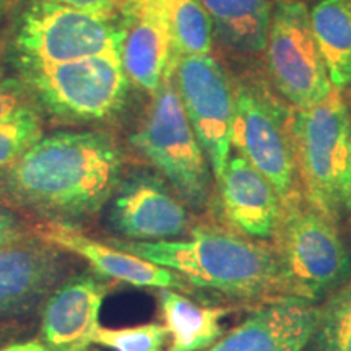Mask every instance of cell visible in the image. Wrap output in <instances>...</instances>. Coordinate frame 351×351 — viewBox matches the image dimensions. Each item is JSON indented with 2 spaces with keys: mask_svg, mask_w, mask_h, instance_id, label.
I'll use <instances>...</instances> for the list:
<instances>
[{
  "mask_svg": "<svg viewBox=\"0 0 351 351\" xmlns=\"http://www.w3.org/2000/svg\"><path fill=\"white\" fill-rule=\"evenodd\" d=\"M122 168V150L108 132H54L0 174V192L51 221L72 225L106 207Z\"/></svg>",
  "mask_w": 351,
  "mask_h": 351,
  "instance_id": "cell-1",
  "label": "cell"
},
{
  "mask_svg": "<svg viewBox=\"0 0 351 351\" xmlns=\"http://www.w3.org/2000/svg\"><path fill=\"white\" fill-rule=\"evenodd\" d=\"M109 243L169 269L194 287L234 298L291 296L275 249L236 231L197 228L186 239Z\"/></svg>",
  "mask_w": 351,
  "mask_h": 351,
  "instance_id": "cell-2",
  "label": "cell"
},
{
  "mask_svg": "<svg viewBox=\"0 0 351 351\" xmlns=\"http://www.w3.org/2000/svg\"><path fill=\"white\" fill-rule=\"evenodd\" d=\"M289 135L304 199L332 221L351 212V112L340 90L289 112Z\"/></svg>",
  "mask_w": 351,
  "mask_h": 351,
  "instance_id": "cell-3",
  "label": "cell"
},
{
  "mask_svg": "<svg viewBox=\"0 0 351 351\" xmlns=\"http://www.w3.org/2000/svg\"><path fill=\"white\" fill-rule=\"evenodd\" d=\"M19 67L28 93L60 121H104L125 104L130 80L119 54Z\"/></svg>",
  "mask_w": 351,
  "mask_h": 351,
  "instance_id": "cell-4",
  "label": "cell"
},
{
  "mask_svg": "<svg viewBox=\"0 0 351 351\" xmlns=\"http://www.w3.org/2000/svg\"><path fill=\"white\" fill-rule=\"evenodd\" d=\"M130 142L171 189L192 208H204L210 197V165L197 138L174 77L153 93L147 116Z\"/></svg>",
  "mask_w": 351,
  "mask_h": 351,
  "instance_id": "cell-5",
  "label": "cell"
},
{
  "mask_svg": "<svg viewBox=\"0 0 351 351\" xmlns=\"http://www.w3.org/2000/svg\"><path fill=\"white\" fill-rule=\"evenodd\" d=\"M274 238L291 296L314 301L350 274V256L337 223L298 192L282 204Z\"/></svg>",
  "mask_w": 351,
  "mask_h": 351,
  "instance_id": "cell-6",
  "label": "cell"
},
{
  "mask_svg": "<svg viewBox=\"0 0 351 351\" xmlns=\"http://www.w3.org/2000/svg\"><path fill=\"white\" fill-rule=\"evenodd\" d=\"M13 49L19 65H56L85 57L121 56V36L114 20L51 0H33L16 21Z\"/></svg>",
  "mask_w": 351,
  "mask_h": 351,
  "instance_id": "cell-7",
  "label": "cell"
},
{
  "mask_svg": "<svg viewBox=\"0 0 351 351\" xmlns=\"http://www.w3.org/2000/svg\"><path fill=\"white\" fill-rule=\"evenodd\" d=\"M265 56L276 90L295 108L315 106L332 93L333 85L304 2L280 0L274 7Z\"/></svg>",
  "mask_w": 351,
  "mask_h": 351,
  "instance_id": "cell-8",
  "label": "cell"
},
{
  "mask_svg": "<svg viewBox=\"0 0 351 351\" xmlns=\"http://www.w3.org/2000/svg\"><path fill=\"white\" fill-rule=\"evenodd\" d=\"M231 148L269 179L282 204L296 194L289 112L262 88L241 85L234 91Z\"/></svg>",
  "mask_w": 351,
  "mask_h": 351,
  "instance_id": "cell-9",
  "label": "cell"
},
{
  "mask_svg": "<svg viewBox=\"0 0 351 351\" xmlns=\"http://www.w3.org/2000/svg\"><path fill=\"white\" fill-rule=\"evenodd\" d=\"M174 82L189 122L218 181L231 156L234 90L230 78L208 54L182 57L174 70Z\"/></svg>",
  "mask_w": 351,
  "mask_h": 351,
  "instance_id": "cell-10",
  "label": "cell"
},
{
  "mask_svg": "<svg viewBox=\"0 0 351 351\" xmlns=\"http://www.w3.org/2000/svg\"><path fill=\"white\" fill-rule=\"evenodd\" d=\"M108 219L125 241H173L189 230L191 217L161 176L135 173L122 179L109 200Z\"/></svg>",
  "mask_w": 351,
  "mask_h": 351,
  "instance_id": "cell-11",
  "label": "cell"
},
{
  "mask_svg": "<svg viewBox=\"0 0 351 351\" xmlns=\"http://www.w3.org/2000/svg\"><path fill=\"white\" fill-rule=\"evenodd\" d=\"M173 0H127L117 15L121 59L130 83L153 95L174 77Z\"/></svg>",
  "mask_w": 351,
  "mask_h": 351,
  "instance_id": "cell-12",
  "label": "cell"
},
{
  "mask_svg": "<svg viewBox=\"0 0 351 351\" xmlns=\"http://www.w3.org/2000/svg\"><path fill=\"white\" fill-rule=\"evenodd\" d=\"M320 307L300 296L276 298L205 351H302L314 339Z\"/></svg>",
  "mask_w": 351,
  "mask_h": 351,
  "instance_id": "cell-13",
  "label": "cell"
},
{
  "mask_svg": "<svg viewBox=\"0 0 351 351\" xmlns=\"http://www.w3.org/2000/svg\"><path fill=\"white\" fill-rule=\"evenodd\" d=\"M38 238L51 244L57 251L72 254L85 261L91 270L104 280L132 285L138 288L181 289L189 285L179 275L156 265L111 243L90 238L67 223L47 221L38 228Z\"/></svg>",
  "mask_w": 351,
  "mask_h": 351,
  "instance_id": "cell-14",
  "label": "cell"
},
{
  "mask_svg": "<svg viewBox=\"0 0 351 351\" xmlns=\"http://www.w3.org/2000/svg\"><path fill=\"white\" fill-rule=\"evenodd\" d=\"M108 285L78 275L49 296L43 311L41 341L49 351H88L95 345Z\"/></svg>",
  "mask_w": 351,
  "mask_h": 351,
  "instance_id": "cell-15",
  "label": "cell"
},
{
  "mask_svg": "<svg viewBox=\"0 0 351 351\" xmlns=\"http://www.w3.org/2000/svg\"><path fill=\"white\" fill-rule=\"evenodd\" d=\"M217 182L223 215L232 230L252 239L274 238L282 199L265 176L236 153Z\"/></svg>",
  "mask_w": 351,
  "mask_h": 351,
  "instance_id": "cell-16",
  "label": "cell"
},
{
  "mask_svg": "<svg viewBox=\"0 0 351 351\" xmlns=\"http://www.w3.org/2000/svg\"><path fill=\"white\" fill-rule=\"evenodd\" d=\"M60 261V251L39 238L0 245V314L41 298L59 278Z\"/></svg>",
  "mask_w": 351,
  "mask_h": 351,
  "instance_id": "cell-17",
  "label": "cell"
},
{
  "mask_svg": "<svg viewBox=\"0 0 351 351\" xmlns=\"http://www.w3.org/2000/svg\"><path fill=\"white\" fill-rule=\"evenodd\" d=\"M160 311L168 330L163 351H205L223 335V307L204 306L189 300L178 289H160Z\"/></svg>",
  "mask_w": 351,
  "mask_h": 351,
  "instance_id": "cell-18",
  "label": "cell"
},
{
  "mask_svg": "<svg viewBox=\"0 0 351 351\" xmlns=\"http://www.w3.org/2000/svg\"><path fill=\"white\" fill-rule=\"evenodd\" d=\"M212 16L215 34L241 54L265 51L274 12L271 0H202Z\"/></svg>",
  "mask_w": 351,
  "mask_h": 351,
  "instance_id": "cell-19",
  "label": "cell"
},
{
  "mask_svg": "<svg viewBox=\"0 0 351 351\" xmlns=\"http://www.w3.org/2000/svg\"><path fill=\"white\" fill-rule=\"evenodd\" d=\"M309 15L333 88L351 86V0H319Z\"/></svg>",
  "mask_w": 351,
  "mask_h": 351,
  "instance_id": "cell-20",
  "label": "cell"
},
{
  "mask_svg": "<svg viewBox=\"0 0 351 351\" xmlns=\"http://www.w3.org/2000/svg\"><path fill=\"white\" fill-rule=\"evenodd\" d=\"M171 36L176 67L182 57L212 52L215 28L202 0H173Z\"/></svg>",
  "mask_w": 351,
  "mask_h": 351,
  "instance_id": "cell-21",
  "label": "cell"
},
{
  "mask_svg": "<svg viewBox=\"0 0 351 351\" xmlns=\"http://www.w3.org/2000/svg\"><path fill=\"white\" fill-rule=\"evenodd\" d=\"M44 135L41 116L26 104L15 116L0 124V174L10 168Z\"/></svg>",
  "mask_w": 351,
  "mask_h": 351,
  "instance_id": "cell-22",
  "label": "cell"
},
{
  "mask_svg": "<svg viewBox=\"0 0 351 351\" xmlns=\"http://www.w3.org/2000/svg\"><path fill=\"white\" fill-rule=\"evenodd\" d=\"M314 339L317 351H351V285L320 307Z\"/></svg>",
  "mask_w": 351,
  "mask_h": 351,
  "instance_id": "cell-23",
  "label": "cell"
},
{
  "mask_svg": "<svg viewBox=\"0 0 351 351\" xmlns=\"http://www.w3.org/2000/svg\"><path fill=\"white\" fill-rule=\"evenodd\" d=\"M166 343L168 330L158 322L122 328L101 326L95 337V345L111 351H163Z\"/></svg>",
  "mask_w": 351,
  "mask_h": 351,
  "instance_id": "cell-24",
  "label": "cell"
},
{
  "mask_svg": "<svg viewBox=\"0 0 351 351\" xmlns=\"http://www.w3.org/2000/svg\"><path fill=\"white\" fill-rule=\"evenodd\" d=\"M51 2L62 3L104 20H114L117 19L127 0H51Z\"/></svg>",
  "mask_w": 351,
  "mask_h": 351,
  "instance_id": "cell-25",
  "label": "cell"
},
{
  "mask_svg": "<svg viewBox=\"0 0 351 351\" xmlns=\"http://www.w3.org/2000/svg\"><path fill=\"white\" fill-rule=\"evenodd\" d=\"M26 238H29V236L26 234L19 218L8 212L7 208L0 207V245L19 243V241H23Z\"/></svg>",
  "mask_w": 351,
  "mask_h": 351,
  "instance_id": "cell-26",
  "label": "cell"
},
{
  "mask_svg": "<svg viewBox=\"0 0 351 351\" xmlns=\"http://www.w3.org/2000/svg\"><path fill=\"white\" fill-rule=\"evenodd\" d=\"M26 104L28 103H25V98L19 91L10 86H0V124L15 116Z\"/></svg>",
  "mask_w": 351,
  "mask_h": 351,
  "instance_id": "cell-27",
  "label": "cell"
},
{
  "mask_svg": "<svg viewBox=\"0 0 351 351\" xmlns=\"http://www.w3.org/2000/svg\"><path fill=\"white\" fill-rule=\"evenodd\" d=\"M0 351H49L46 345L41 340H29V341H20V343H12L0 348Z\"/></svg>",
  "mask_w": 351,
  "mask_h": 351,
  "instance_id": "cell-28",
  "label": "cell"
},
{
  "mask_svg": "<svg viewBox=\"0 0 351 351\" xmlns=\"http://www.w3.org/2000/svg\"><path fill=\"white\" fill-rule=\"evenodd\" d=\"M7 2L8 0H0V20H2L3 12H5V8H7Z\"/></svg>",
  "mask_w": 351,
  "mask_h": 351,
  "instance_id": "cell-29",
  "label": "cell"
},
{
  "mask_svg": "<svg viewBox=\"0 0 351 351\" xmlns=\"http://www.w3.org/2000/svg\"><path fill=\"white\" fill-rule=\"evenodd\" d=\"M298 2H302V0H298Z\"/></svg>",
  "mask_w": 351,
  "mask_h": 351,
  "instance_id": "cell-30",
  "label": "cell"
}]
</instances>
